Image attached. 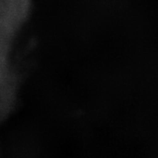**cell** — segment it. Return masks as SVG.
<instances>
[]
</instances>
